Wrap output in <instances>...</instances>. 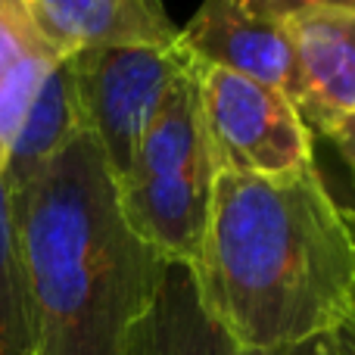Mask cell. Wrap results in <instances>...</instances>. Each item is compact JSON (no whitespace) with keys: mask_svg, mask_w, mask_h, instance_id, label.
I'll use <instances>...</instances> for the list:
<instances>
[{"mask_svg":"<svg viewBox=\"0 0 355 355\" xmlns=\"http://www.w3.org/2000/svg\"><path fill=\"white\" fill-rule=\"evenodd\" d=\"M75 91L87 135L106 172L122 181L172 85L193 66L181 41L175 44H100L69 53Z\"/></svg>","mask_w":355,"mask_h":355,"instance_id":"277c9868","label":"cell"},{"mask_svg":"<svg viewBox=\"0 0 355 355\" xmlns=\"http://www.w3.org/2000/svg\"><path fill=\"white\" fill-rule=\"evenodd\" d=\"M215 162L196 100L193 66L166 94L131 168L116 184L128 227L162 259L193 268L200 256Z\"/></svg>","mask_w":355,"mask_h":355,"instance_id":"3957f363","label":"cell"},{"mask_svg":"<svg viewBox=\"0 0 355 355\" xmlns=\"http://www.w3.org/2000/svg\"><path fill=\"white\" fill-rule=\"evenodd\" d=\"M125 355H246L206 312L193 268L166 262L153 300L131 324Z\"/></svg>","mask_w":355,"mask_h":355,"instance_id":"9c48e42d","label":"cell"},{"mask_svg":"<svg viewBox=\"0 0 355 355\" xmlns=\"http://www.w3.org/2000/svg\"><path fill=\"white\" fill-rule=\"evenodd\" d=\"M321 137H324L340 153V159L346 162V168H349V175H352V187H355V116H346V119H340V122H334L331 128L321 131Z\"/></svg>","mask_w":355,"mask_h":355,"instance_id":"5bb4252c","label":"cell"},{"mask_svg":"<svg viewBox=\"0 0 355 355\" xmlns=\"http://www.w3.org/2000/svg\"><path fill=\"white\" fill-rule=\"evenodd\" d=\"M193 81L215 172L281 181L315 166L312 128L281 91L200 62Z\"/></svg>","mask_w":355,"mask_h":355,"instance_id":"5b68a950","label":"cell"},{"mask_svg":"<svg viewBox=\"0 0 355 355\" xmlns=\"http://www.w3.org/2000/svg\"><path fill=\"white\" fill-rule=\"evenodd\" d=\"M352 315H355V309H352Z\"/></svg>","mask_w":355,"mask_h":355,"instance_id":"ac0fdd59","label":"cell"},{"mask_svg":"<svg viewBox=\"0 0 355 355\" xmlns=\"http://www.w3.org/2000/svg\"><path fill=\"white\" fill-rule=\"evenodd\" d=\"M85 131L87 125L85 112H81L78 91H75L72 60L62 56L35 91V97H31L28 110H25L22 122H19L16 135L10 141L3 168H0L6 196L16 200Z\"/></svg>","mask_w":355,"mask_h":355,"instance_id":"30bf717a","label":"cell"},{"mask_svg":"<svg viewBox=\"0 0 355 355\" xmlns=\"http://www.w3.org/2000/svg\"><path fill=\"white\" fill-rule=\"evenodd\" d=\"M346 218H349V227H352V234H355V206H346Z\"/></svg>","mask_w":355,"mask_h":355,"instance_id":"e0dca14e","label":"cell"},{"mask_svg":"<svg viewBox=\"0 0 355 355\" xmlns=\"http://www.w3.org/2000/svg\"><path fill=\"white\" fill-rule=\"evenodd\" d=\"M193 281L250 355L334 334L355 309V234L318 166L265 181L218 168Z\"/></svg>","mask_w":355,"mask_h":355,"instance_id":"6da1fadb","label":"cell"},{"mask_svg":"<svg viewBox=\"0 0 355 355\" xmlns=\"http://www.w3.org/2000/svg\"><path fill=\"white\" fill-rule=\"evenodd\" d=\"M31 22L62 56L100 44H175L162 0H22Z\"/></svg>","mask_w":355,"mask_h":355,"instance_id":"ba28073f","label":"cell"},{"mask_svg":"<svg viewBox=\"0 0 355 355\" xmlns=\"http://www.w3.org/2000/svg\"><path fill=\"white\" fill-rule=\"evenodd\" d=\"M300 72V116L321 135L355 116V10H302L284 19Z\"/></svg>","mask_w":355,"mask_h":355,"instance_id":"52a82bcc","label":"cell"},{"mask_svg":"<svg viewBox=\"0 0 355 355\" xmlns=\"http://www.w3.org/2000/svg\"><path fill=\"white\" fill-rule=\"evenodd\" d=\"M246 355H250V352H246ZM262 355H340V346H337V337H334V334H324V337L306 340V343L290 346V349L262 352Z\"/></svg>","mask_w":355,"mask_h":355,"instance_id":"9a60e30c","label":"cell"},{"mask_svg":"<svg viewBox=\"0 0 355 355\" xmlns=\"http://www.w3.org/2000/svg\"><path fill=\"white\" fill-rule=\"evenodd\" d=\"M178 41L200 66L227 69L281 91L300 110V72L287 22L262 16L240 0H202Z\"/></svg>","mask_w":355,"mask_h":355,"instance_id":"8992f818","label":"cell"},{"mask_svg":"<svg viewBox=\"0 0 355 355\" xmlns=\"http://www.w3.org/2000/svg\"><path fill=\"white\" fill-rule=\"evenodd\" d=\"M0 355H37L28 281L3 181H0Z\"/></svg>","mask_w":355,"mask_h":355,"instance_id":"7c38bea8","label":"cell"},{"mask_svg":"<svg viewBox=\"0 0 355 355\" xmlns=\"http://www.w3.org/2000/svg\"><path fill=\"white\" fill-rule=\"evenodd\" d=\"M10 209L37 355H125L166 262L128 227L94 137H75Z\"/></svg>","mask_w":355,"mask_h":355,"instance_id":"7a4b0ae2","label":"cell"},{"mask_svg":"<svg viewBox=\"0 0 355 355\" xmlns=\"http://www.w3.org/2000/svg\"><path fill=\"white\" fill-rule=\"evenodd\" d=\"M243 6L262 12L271 19H290L302 10H318V6H334V10H355V0H240Z\"/></svg>","mask_w":355,"mask_h":355,"instance_id":"4fadbf2b","label":"cell"},{"mask_svg":"<svg viewBox=\"0 0 355 355\" xmlns=\"http://www.w3.org/2000/svg\"><path fill=\"white\" fill-rule=\"evenodd\" d=\"M334 337H337L340 355H355V315H349V318L334 331Z\"/></svg>","mask_w":355,"mask_h":355,"instance_id":"2e32d148","label":"cell"},{"mask_svg":"<svg viewBox=\"0 0 355 355\" xmlns=\"http://www.w3.org/2000/svg\"><path fill=\"white\" fill-rule=\"evenodd\" d=\"M60 60L22 0H0V168L31 97Z\"/></svg>","mask_w":355,"mask_h":355,"instance_id":"8fae6325","label":"cell"}]
</instances>
